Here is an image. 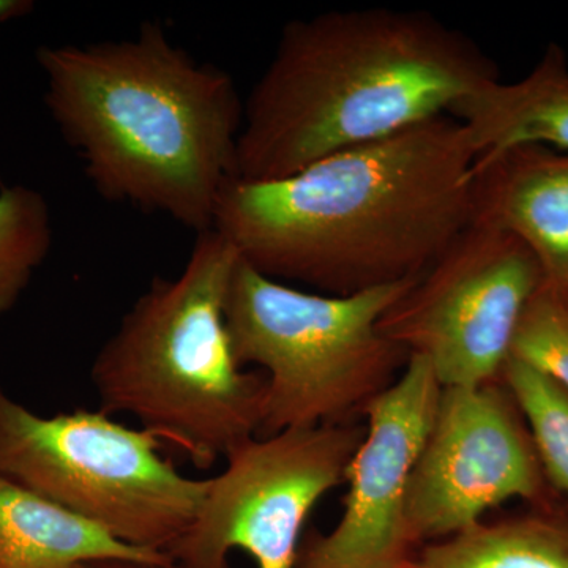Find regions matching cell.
Instances as JSON below:
<instances>
[{"label":"cell","mask_w":568,"mask_h":568,"mask_svg":"<svg viewBox=\"0 0 568 568\" xmlns=\"http://www.w3.org/2000/svg\"><path fill=\"white\" fill-rule=\"evenodd\" d=\"M37 62L47 110L103 200L212 230L237 179L244 123L226 70L196 61L156 22L130 39L47 44Z\"/></svg>","instance_id":"obj_2"},{"label":"cell","mask_w":568,"mask_h":568,"mask_svg":"<svg viewBox=\"0 0 568 568\" xmlns=\"http://www.w3.org/2000/svg\"><path fill=\"white\" fill-rule=\"evenodd\" d=\"M36 9L32 0H0V22L26 17Z\"/></svg>","instance_id":"obj_19"},{"label":"cell","mask_w":568,"mask_h":568,"mask_svg":"<svg viewBox=\"0 0 568 568\" xmlns=\"http://www.w3.org/2000/svg\"><path fill=\"white\" fill-rule=\"evenodd\" d=\"M511 355L547 373L568 392V305L545 284L521 317Z\"/></svg>","instance_id":"obj_17"},{"label":"cell","mask_w":568,"mask_h":568,"mask_svg":"<svg viewBox=\"0 0 568 568\" xmlns=\"http://www.w3.org/2000/svg\"><path fill=\"white\" fill-rule=\"evenodd\" d=\"M420 562L429 568H568V518L537 514L480 521L426 545Z\"/></svg>","instance_id":"obj_14"},{"label":"cell","mask_w":568,"mask_h":568,"mask_svg":"<svg viewBox=\"0 0 568 568\" xmlns=\"http://www.w3.org/2000/svg\"><path fill=\"white\" fill-rule=\"evenodd\" d=\"M47 197L26 185L0 190V321L31 284L52 248Z\"/></svg>","instance_id":"obj_15"},{"label":"cell","mask_w":568,"mask_h":568,"mask_svg":"<svg viewBox=\"0 0 568 568\" xmlns=\"http://www.w3.org/2000/svg\"><path fill=\"white\" fill-rule=\"evenodd\" d=\"M398 568H429L428 566H425V564H422L420 560H409V562L405 564V566L398 567Z\"/></svg>","instance_id":"obj_20"},{"label":"cell","mask_w":568,"mask_h":568,"mask_svg":"<svg viewBox=\"0 0 568 568\" xmlns=\"http://www.w3.org/2000/svg\"><path fill=\"white\" fill-rule=\"evenodd\" d=\"M544 284L528 246L473 220L388 310L379 331L425 358L443 387L495 383Z\"/></svg>","instance_id":"obj_7"},{"label":"cell","mask_w":568,"mask_h":568,"mask_svg":"<svg viewBox=\"0 0 568 568\" xmlns=\"http://www.w3.org/2000/svg\"><path fill=\"white\" fill-rule=\"evenodd\" d=\"M0 476L130 547L168 552L189 530L207 478L183 476L160 440L97 409L40 416L0 386Z\"/></svg>","instance_id":"obj_6"},{"label":"cell","mask_w":568,"mask_h":568,"mask_svg":"<svg viewBox=\"0 0 568 568\" xmlns=\"http://www.w3.org/2000/svg\"><path fill=\"white\" fill-rule=\"evenodd\" d=\"M477 153L439 115L274 181L233 179L212 230L268 278L351 295L420 278L473 222Z\"/></svg>","instance_id":"obj_1"},{"label":"cell","mask_w":568,"mask_h":568,"mask_svg":"<svg viewBox=\"0 0 568 568\" xmlns=\"http://www.w3.org/2000/svg\"><path fill=\"white\" fill-rule=\"evenodd\" d=\"M473 209V220L528 246L545 286L568 305V152L529 144L478 155Z\"/></svg>","instance_id":"obj_11"},{"label":"cell","mask_w":568,"mask_h":568,"mask_svg":"<svg viewBox=\"0 0 568 568\" xmlns=\"http://www.w3.org/2000/svg\"><path fill=\"white\" fill-rule=\"evenodd\" d=\"M440 390L428 362L409 355L394 386L366 407L342 518L331 532L306 538L295 568H398L413 560L417 545L407 526V488Z\"/></svg>","instance_id":"obj_10"},{"label":"cell","mask_w":568,"mask_h":568,"mask_svg":"<svg viewBox=\"0 0 568 568\" xmlns=\"http://www.w3.org/2000/svg\"><path fill=\"white\" fill-rule=\"evenodd\" d=\"M500 383L528 424L549 487L568 495V392L514 355L504 365Z\"/></svg>","instance_id":"obj_16"},{"label":"cell","mask_w":568,"mask_h":568,"mask_svg":"<svg viewBox=\"0 0 568 568\" xmlns=\"http://www.w3.org/2000/svg\"><path fill=\"white\" fill-rule=\"evenodd\" d=\"M130 547L89 519L0 476V568H80L93 560L170 559Z\"/></svg>","instance_id":"obj_13"},{"label":"cell","mask_w":568,"mask_h":568,"mask_svg":"<svg viewBox=\"0 0 568 568\" xmlns=\"http://www.w3.org/2000/svg\"><path fill=\"white\" fill-rule=\"evenodd\" d=\"M417 280L328 295L276 282L239 260L224 316L239 365L264 372L257 436L365 416L409 361L379 323Z\"/></svg>","instance_id":"obj_5"},{"label":"cell","mask_w":568,"mask_h":568,"mask_svg":"<svg viewBox=\"0 0 568 568\" xmlns=\"http://www.w3.org/2000/svg\"><path fill=\"white\" fill-rule=\"evenodd\" d=\"M239 253L219 231L196 234L174 278H155L92 362L99 409L125 413L209 469L256 437L265 377L235 358L227 291Z\"/></svg>","instance_id":"obj_4"},{"label":"cell","mask_w":568,"mask_h":568,"mask_svg":"<svg viewBox=\"0 0 568 568\" xmlns=\"http://www.w3.org/2000/svg\"><path fill=\"white\" fill-rule=\"evenodd\" d=\"M366 426L286 429L234 448L196 518L168 555L189 568H230L242 549L257 568H295L313 508L346 484Z\"/></svg>","instance_id":"obj_8"},{"label":"cell","mask_w":568,"mask_h":568,"mask_svg":"<svg viewBox=\"0 0 568 568\" xmlns=\"http://www.w3.org/2000/svg\"><path fill=\"white\" fill-rule=\"evenodd\" d=\"M80 568H189L182 564L175 562L173 558L164 560H125V559H108L93 560V562L84 564Z\"/></svg>","instance_id":"obj_18"},{"label":"cell","mask_w":568,"mask_h":568,"mask_svg":"<svg viewBox=\"0 0 568 568\" xmlns=\"http://www.w3.org/2000/svg\"><path fill=\"white\" fill-rule=\"evenodd\" d=\"M496 63L425 10L325 11L284 26L245 99L237 179L274 181L450 115Z\"/></svg>","instance_id":"obj_3"},{"label":"cell","mask_w":568,"mask_h":568,"mask_svg":"<svg viewBox=\"0 0 568 568\" xmlns=\"http://www.w3.org/2000/svg\"><path fill=\"white\" fill-rule=\"evenodd\" d=\"M450 115L465 125L477 156L529 144L568 152L566 55L552 44L525 80L488 82Z\"/></svg>","instance_id":"obj_12"},{"label":"cell","mask_w":568,"mask_h":568,"mask_svg":"<svg viewBox=\"0 0 568 568\" xmlns=\"http://www.w3.org/2000/svg\"><path fill=\"white\" fill-rule=\"evenodd\" d=\"M547 487L528 424L500 379L443 387L407 488V526L416 545L433 544L507 500L544 503Z\"/></svg>","instance_id":"obj_9"}]
</instances>
